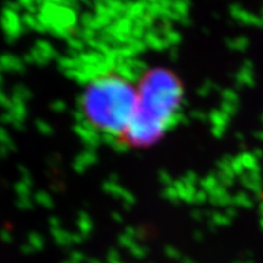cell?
<instances>
[{
  "label": "cell",
  "instance_id": "1",
  "mask_svg": "<svg viewBox=\"0 0 263 263\" xmlns=\"http://www.w3.org/2000/svg\"><path fill=\"white\" fill-rule=\"evenodd\" d=\"M138 100L131 123L117 145L143 148L162 138L179 118L183 87L172 71L153 67L144 71L136 84Z\"/></svg>",
  "mask_w": 263,
  "mask_h": 263
},
{
  "label": "cell",
  "instance_id": "2",
  "mask_svg": "<svg viewBox=\"0 0 263 263\" xmlns=\"http://www.w3.org/2000/svg\"><path fill=\"white\" fill-rule=\"evenodd\" d=\"M138 92L121 71H105L93 75L80 97L83 127L99 138H109L117 144L136 107Z\"/></svg>",
  "mask_w": 263,
  "mask_h": 263
},
{
  "label": "cell",
  "instance_id": "3",
  "mask_svg": "<svg viewBox=\"0 0 263 263\" xmlns=\"http://www.w3.org/2000/svg\"><path fill=\"white\" fill-rule=\"evenodd\" d=\"M262 206H263V194H262Z\"/></svg>",
  "mask_w": 263,
  "mask_h": 263
}]
</instances>
